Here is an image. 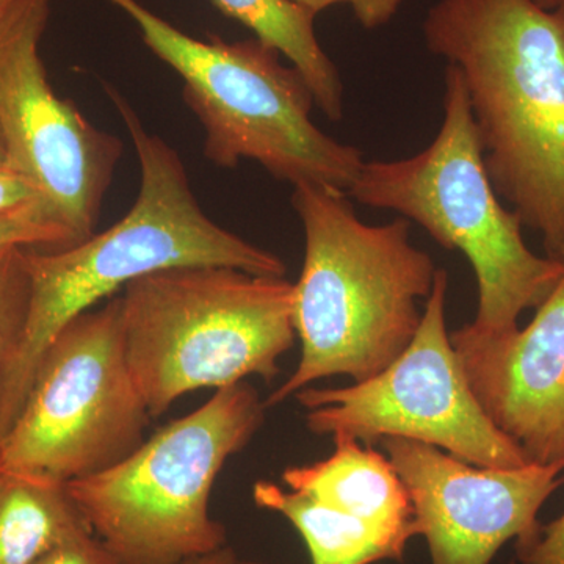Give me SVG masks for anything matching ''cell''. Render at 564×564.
<instances>
[{"mask_svg": "<svg viewBox=\"0 0 564 564\" xmlns=\"http://www.w3.org/2000/svg\"><path fill=\"white\" fill-rule=\"evenodd\" d=\"M50 11L51 0H24L0 32V132L7 166L79 243L95 234L122 143L55 95L40 57Z\"/></svg>", "mask_w": 564, "mask_h": 564, "instance_id": "10", "label": "cell"}, {"mask_svg": "<svg viewBox=\"0 0 564 564\" xmlns=\"http://www.w3.org/2000/svg\"><path fill=\"white\" fill-rule=\"evenodd\" d=\"M252 500L262 510L280 514L295 527L313 564L403 562L410 543L399 534L272 481H256Z\"/></svg>", "mask_w": 564, "mask_h": 564, "instance_id": "14", "label": "cell"}, {"mask_svg": "<svg viewBox=\"0 0 564 564\" xmlns=\"http://www.w3.org/2000/svg\"><path fill=\"white\" fill-rule=\"evenodd\" d=\"M141 39L184 80V101L206 131L204 154L234 169L259 163L276 180L322 185L348 195L362 152L332 139L311 120L313 93L280 52L258 39L225 43L193 39L137 0H110Z\"/></svg>", "mask_w": 564, "mask_h": 564, "instance_id": "7", "label": "cell"}, {"mask_svg": "<svg viewBox=\"0 0 564 564\" xmlns=\"http://www.w3.org/2000/svg\"><path fill=\"white\" fill-rule=\"evenodd\" d=\"M76 245L68 229L43 210H25L0 217V251L9 248H66Z\"/></svg>", "mask_w": 564, "mask_h": 564, "instance_id": "18", "label": "cell"}, {"mask_svg": "<svg viewBox=\"0 0 564 564\" xmlns=\"http://www.w3.org/2000/svg\"><path fill=\"white\" fill-rule=\"evenodd\" d=\"M451 343L486 417L532 464H564V273L525 328L470 323Z\"/></svg>", "mask_w": 564, "mask_h": 564, "instance_id": "12", "label": "cell"}, {"mask_svg": "<svg viewBox=\"0 0 564 564\" xmlns=\"http://www.w3.org/2000/svg\"><path fill=\"white\" fill-rule=\"evenodd\" d=\"M122 340L121 299L66 323L0 437V467L66 485L109 469L143 443L151 421Z\"/></svg>", "mask_w": 564, "mask_h": 564, "instance_id": "8", "label": "cell"}, {"mask_svg": "<svg viewBox=\"0 0 564 564\" xmlns=\"http://www.w3.org/2000/svg\"><path fill=\"white\" fill-rule=\"evenodd\" d=\"M0 166H7V148L3 141L2 132H0Z\"/></svg>", "mask_w": 564, "mask_h": 564, "instance_id": "26", "label": "cell"}, {"mask_svg": "<svg viewBox=\"0 0 564 564\" xmlns=\"http://www.w3.org/2000/svg\"><path fill=\"white\" fill-rule=\"evenodd\" d=\"M519 564H564V513L516 541Z\"/></svg>", "mask_w": 564, "mask_h": 564, "instance_id": "19", "label": "cell"}, {"mask_svg": "<svg viewBox=\"0 0 564 564\" xmlns=\"http://www.w3.org/2000/svg\"><path fill=\"white\" fill-rule=\"evenodd\" d=\"M239 563V558H237L236 552L232 551L229 545L220 549V551L212 552V554L196 556V558L187 560V562L181 564H237Z\"/></svg>", "mask_w": 564, "mask_h": 564, "instance_id": "23", "label": "cell"}, {"mask_svg": "<svg viewBox=\"0 0 564 564\" xmlns=\"http://www.w3.org/2000/svg\"><path fill=\"white\" fill-rule=\"evenodd\" d=\"M536 2L547 10L564 9V0H536Z\"/></svg>", "mask_w": 564, "mask_h": 564, "instance_id": "25", "label": "cell"}, {"mask_svg": "<svg viewBox=\"0 0 564 564\" xmlns=\"http://www.w3.org/2000/svg\"><path fill=\"white\" fill-rule=\"evenodd\" d=\"M334 452L322 462L292 466L282 484L323 505L356 516L410 541L419 536L410 492L388 456L355 437L334 434Z\"/></svg>", "mask_w": 564, "mask_h": 564, "instance_id": "13", "label": "cell"}, {"mask_svg": "<svg viewBox=\"0 0 564 564\" xmlns=\"http://www.w3.org/2000/svg\"><path fill=\"white\" fill-rule=\"evenodd\" d=\"M560 261L564 262V247H563V250H562V254H560Z\"/></svg>", "mask_w": 564, "mask_h": 564, "instance_id": "28", "label": "cell"}, {"mask_svg": "<svg viewBox=\"0 0 564 564\" xmlns=\"http://www.w3.org/2000/svg\"><path fill=\"white\" fill-rule=\"evenodd\" d=\"M126 358L151 417L185 393L267 383L295 345V284L231 267H181L122 289Z\"/></svg>", "mask_w": 564, "mask_h": 564, "instance_id": "4", "label": "cell"}, {"mask_svg": "<svg viewBox=\"0 0 564 564\" xmlns=\"http://www.w3.org/2000/svg\"><path fill=\"white\" fill-rule=\"evenodd\" d=\"M237 564H265V563H258V562H239Z\"/></svg>", "mask_w": 564, "mask_h": 564, "instance_id": "27", "label": "cell"}, {"mask_svg": "<svg viewBox=\"0 0 564 564\" xmlns=\"http://www.w3.org/2000/svg\"><path fill=\"white\" fill-rule=\"evenodd\" d=\"M447 288V272L437 270L414 339L383 372L347 388L295 393L310 432L367 445L400 437L481 467L530 464L475 399L445 325Z\"/></svg>", "mask_w": 564, "mask_h": 564, "instance_id": "9", "label": "cell"}, {"mask_svg": "<svg viewBox=\"0 0 564 564\" xmlns=\"http://www.w3.org/2000/svg\"><path fill=\"white\" fill-rule=\"evenodd\" d=\"M413 502L432 564H491L510 541L533 533L543 505L564 484V464L475 466L415 441L386 437Z\"/></svg>", "mask_w": 564, "mask_h": 564, "instance_id": "11", "label": "cell"}, {"mask_svg": "<svg viewBox=\"0 0 564 564\" xmlns=\"http://www.w3.org/2000/svg\"><path fill=\"white\" fill-rule=\"evenodd\" d=\"M33 564H120L107 551L106 545L93 534L85 532L70 538L52 549Z\"/></svg>", "mask_w": 564, "mask_h": 564, "instance_id": "22", "label": "cell"}, {"mask_svg": "<svg viewBox=\"0 0 564 564\" xmlns=\"http://www.w3.org/2000/svg\"><path fill=\"white\" fill-rule=\"evenodd\" d=\"M348 198L322 185L293 187L306 243L293 306L302 356L265 408L325 378L369 380L406 350L421 326L419 303L437 273L432 256L411 243L410 220L367 225Z\"/></svg>", "mask_w": 564, "mask_h": 564, "instance_id": "3", "label": "cell"}, {"mask_svg": "<svg viewBox=\"0 0 564 564\" xmlns=\"http://www.w3.org/2000/svg\"><path fill=\"white\" fill-rule=\"evenodd\" d=\"M85 532L66 485L0 467V564H33Z\"/></svg>", "mask_w": 564, "mask_h": 564, "instance_id": "15", "label": "cell"}, {"mask_svg": "<svg viewBox=\"0 0 564 564\" xmlns=\"http://www.w3.org/2000/svg\"><path fill=\"white\" fill-rule=\"evenodd\" d=\"M426 47L462 74L497 195L564 247V9L536 0H440Z\"/></svg>", "mask_w": 564, "mask_h": 564, "instance_id": "1", "label": "cell"}, {"mask_svg": "<svg viewBox=\"0 0 564 564\" xmlns=\"http://www.w3.org/2000/svg\"><path fill=\"white\" fill-rule=\"evenodd\" d=\"M444 121L413 158L364 162L348 196L364 206L399 212L441 247L462 251L478 289L474 328H516L556 288L564 262L527 247L522 218L500 203L485 166L484 147L459 70L445 68Z\"/></svg>", "mask_w": 564, "mask_h": 564, "instance_id": "5", "label": "cell"}, {"mask_svg": "<svg viewBox=\"0 0 564 564\" xmlns=\"http://www.w3.org/2000/svg\"><path fill=\"white\" fill-rule=\"evenodd\" d=\"M226 17L239 21L256 39L280 52L302 74L315 106L332 121L344 117V84L323 51L315 17L292 0H212Z\"/></svg>", "mask_w": 564, "mask_h": 564, "instance_id": "16", "label": "cell"}, {"mask_svg": "<svg viewBox=\"0 0 564 564\" xmlns=\"http://www.w3.org/2000/svg\"><path fill=\"white\" fill-rule=\"evenodd\" d=\"M22 2L24 0H0V32L11 20V17L17 13V10L20 9Z\"/></svg>", "mask_w": 564, "mask_h": 564, "instance_id": "24", "label": "cell"}, {"mask_svg": "<svg viewBox=\"0 0 564 564\" xmlns=\"http://www.w3.org/2000/svg\"><path fill=\"white\" fill-rule=\"evenodd\" d=\"M25 210H43L52 218L43 195L33 182L9 166H0V217Z\"/></svg>", "mask_w": 564, "mask_h": 564, "instance_id": "20", "label": "cell"}, {"mask_svg": "<svg viewBox=\"0 0 564 564\" xmlns=\"http://www.w3.org/2000/svg\"><path fill=\"white\" fill-rule=\"evenodd\" d=\"M24 251L25 248L0 251V377L13 361L28 322L31 282Z\"/></svg>", "mask_w": 564, "mask_h": 564, "instance_id": "17", "label": "cell"}, {"mask_svg": "<svg viewBox=\"0 0 564 564\" xmlns=\"http://www.w3.org/2000/svg\"><path fill=\"white\" fill-rule=\"evenodd\" d=\"M140 163V192L131 210L101 234L66 248H25L31 282L28 322L13 361L0 377V437L20 413L44 350L66 323L93 310L129 282L181 267H231L284 276L280 256L256 247L207 217L180 154L141 124L113 88Z\"/></svg>", "mask_w": 564, "mask_h": 564, "instance_id": "2", "label": "cell"}, {"mask_svg": "<svg viewBox=\"0 0 564 564\" xmlns=\"http://www.w3.org/2000/svg\"><path fill=\"white\" fill-rule=\"evenodd\" d=\"M292 2L314 14L337 3H345L350 7L352 14L364 29L373 31L389 24L399 13L404 0H292Z\"/></svg>", "mask_w": 564, "mask_h": 564, "instance_id": "21", "label": "cell"}, {"mask_svg": "<svg viewBox=\"0 0 564 564\" xmlns=\"http://www.w3.org/2000/svg\"><path fill=\"white\" fill-rule=\"evenodd\" d=\"M250 384L218 389L120 463L66 484L85 522L120 564H181L220 551L225 525L210 514L215 480L265 417Z\"/></svg>", "mask_w": 564, "mask_h": 564, "instance_id": "6", "label": "cell"}]
</instances>
